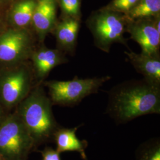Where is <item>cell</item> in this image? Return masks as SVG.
Returning a JSON list of instances; mask_svg holds the SVG:
<instances>
[{"instance_id":"ffe728a7","label":"cell","mask_w":160,"mask_h":160,"mask_svg":"<svg viewBox=\"0 0 160 160\" xmlns=\"http://www.w3.org/2000/svg\"><path fill=\"white\" fill-rule=\"evenodd\" d=\"M6 10L0 8V34L8 28L6 22Z\"/></svg>"},{"instance_id":"ac0fdd59","label":"cell","mask_w":160,"mask_h":160,"mask_svg":"<svg viewBox=\"0 0 160 160\" xmlns=\"http://www.w3.org/2000/svg\"><path fill=\"white\" fill-rule=\"evenodd\" d=\"M139 0H113L108 7L111 10L126 14L135 6Z\"/></svg>"},{"instance_id":"277c9868","label":"cell","mask_w":160,"mask_h":160,"mask_svg":"<svg viewBox=\"0 0 160 160\" xmlns=\"http://www.w3.org/2000/svg\"><path fill=\"white\" fill-rule=\"evenodd\" d=\"M34 85L30 61L0 67V104L10 112L28 96Z\"/></svg>"},{"instance_id":"e0dca14e","label":"cell","mask_w":160,"mask_h":160,"mask_svg":"<svg viewBox=\"0 0 160 160\" xmlns=\"http://www.w3.org/2000/svg\"><path fill=\"white\" fill-rule=\"evenodd\" d=\"M61 12L62 18L71 17L80 19V0H58Z\"/></svg>"},{"instance_id":"4fadbf2b","label":"cell","mask_w":160,"mask_h":160,"mask_svg":"<svg viewBox=\"0 0 160 160\" xmlns=\"http://www.w3.org/2000/svg\"><path fill=\"white\" fill-rule=\"evenodd\" d=\"M83 125L75 126L71 128L60 126L53 135V142L56 144V150L58 152H77L80 154L84 160H88L86 154V149L88 143L86 139H78L76 132L78 128Z\"/></svg>"},{"instance_id":"7402d4cb","label":"cell","mask_w":160,"mask_h":160,"mask_svg":"<svg viewBox=\"0 0 160 160\" xmlns=\"http://www.w3.org/2000/svg\"><path fill=\"white\" fill-rule=\"evenodd\" d=\"M15 1L16 0H0V8L6 10L8 6Z\"/></svg>"},{"instance_id":"5b68a950","label":"cell","mask_w":160,"mask_h":160,"mask_svg":"<svg viewBox=\"0 0 160 160\" xmlns=\"http://www.w3.org/2000/svg\"><path fill=\"white\" fill-rule=\"evenodd\" d=\"M111 79L110 76L78 78L68 81L51 80L43 82L48 88L49 97L53 105L74 107L86 97L97 93L100 88Z\"/></svg>"},{"instance_id":"603a6c76","label":"cell","mask_w":160,"mask_h":160,"mask_svg":"<svg viewBox=\"0 0 160 160\" xmlns=\"http://www.w3.org/2000/svg\"><path fill=\"white\" fill-rule=\"evenodd\" d=\"M0 160H5L3 158V157L2 156V155L1 154V153H0Z\"/></svg>"},{"instance_id":"ba28073f","label":"cell","mask_w":160,"mask_h":160,"mask_svg":"<svg viewBox=\"0 0 160 160\" xmlns=\"http://www.w3.org/2000/svg\"><path fill=\"white\" fill-rule=\"evenodd\" d=\"M156 17L128 20L127 24L126 32L141 46L143 53H159L160 32L156 28Z\"/></svg>"},{"instance_id":"9c48e42d","label":"cell","mask_w":160,"mask_h":160,"mask_svg":"<svg viewBox=\"0 0 160 160\" xmlns=\"http://www.w3.org/2000/svg\"><path fill=\"white\" fill-rule=\"evenodd\" d=\"M35 84H43L50 72L58 65L67 63L65 53L58 49H51L44 43L35 46L30 58Z\"/></svg>"},{"instance_id":"44dd1931","label":"cell","mask_w":160,"mask_h":160,"mask_svg":"<svg viewBox=\"0 0 160 160\" xmlns=\"http://www.w3.org/2000/svg\"><path fill=\"white\" fill-rule=\"evenodd\" d=\"M10 112L7 111L6 109H4L1 104H0V126L3 123V122L5 121L6 118H7L8 115Z\"/></svg>"},{"instance_id":"6da1fadb","label":"cell","mask_w":160,"mask_h":160,"mask_svg":"<svg viewBox=\"0 0 160 160\" xmlns=\"http://www.w3.org/2000/svg\"><path fill=\"white\" fill-rule=\"evenodd\" d=\"M108 95L106 113L118 125L142 116L160 114V84L144 78L118 84Z\"/></svg>"},{"instance_id":"5bb4252c","label":"cell","mask_w":160,"mask_h":160,"mask_svg":"<svg viewBox=\"0 0 160 160\" xmlns=\"http://www.w3.org/2000/svg\"><path fill=\"white\" fill-rule=\"evenodd\" d=\"M125 53L134 68L144 78L160 84V53L149 55L130 51L125 52Z\"/></svg>"},{"instance_id":"2e32d148","label":"cell","mask_w":160,"mask_h":160,"mask_svg":"<svg viewBox=\"0 0 160 160\" xmlns=\"http://www.w3.org/2000/svg\"><path fill=\"white\" fill-rule=\"evenodd\" d=\"M135 157V160H160V138H151L141 143Z\"/></svg>"},{"instance_id":"d6986e66","label":"cell","mask_w":160,"mask_h":160,"mask_svg":"<svg viewBox=\"0 0 160 160\" xmlns=\"http://www.w3.org/2000/svg\"><path fill=\"white\" fill-rule=\"evenodd\" d=\"M39 152L42 157V160H61V154L58 152L56 149H55L49 147H46Z\"/></svg>"},{"instance_id":"7a4b0ae2","label":"cell","mask_w":160,"mask_h":160,"mask_svg":"<svg viewBox=\"0 0 160 160\" xmlns=\"http://www.w3.org/2000/svg\"><path fill=\"white\" fill-rule=\"evenodd\" d=\"M52 103L43 84H35L28 96L14 109L33 140L36 150L53 141L61 125L52 110Z\"/></svg>"},{"instance_id":"52a82bcc","label":"cell","mask_w":160,"mask_h":160,"mask_svg":"<svg viewBox=\"0 0 160 160\" xmlns=\"http://www.w3.org/2000/svg\"><path fill=\"white\" fill-rule=\"evenodd\" d=\"M36 41L32 29L8 27L0 34V67L29 61Z\"/></svg>"},{"instance_id":"8fae6325","label":"cell","mask_w":160,"mask_h":160,"mask_svg":"<svg viewBox=\"0 0 160 160\" xmlns=\"http://www.w3.org/2000/svg\"><path fill=\"white\" fill-rule=\"evenodd\" d=\"M80 28V19L71 17L62 18L58 21L51 33L54 35L57 49L71 55L74 53Z\"/></svg>"},{"instance_id":"7c38bea8","label":"cell","mask_w":160,"mask_h":160,"mask_svg":"<svg viewBox=\"0 0 160 160\" xmlns=\"http://www.w3.org/2000/svg\"><path fill=\"white\" fill-rule=\"evenodd\" d=\"M36 0H16L6 9L8 27L32 29V22Z\"/></svg>"},{"instance_id":"9a60e30c","label":"cell","mask_w":160,"mask_h":160,"mask_svg":"<svg viewBox=\"0 0 160 160\" xmlns=\"http://www.w3.org/2000/svg\"><path fill=\"white\" fill-rule=\"evenodd\" d=\"M160 0H139L125 14L129 20L152 18L160 15Z\"/></svg>"},{"instance_id":"30bf717a","label":"cell","mask_w":160,"mask_h":160,"mask_svg":"<svg viewBox=\"0 0 160 160\" xmlns=\"http://www.w3.org/2000/svg\"><path fill=\"white\" fill-rule=\"evenodd\" d=\"M58 0H36L32 30L39 43H43L57 23Z\"/></svg>"},{"instance_id":"8992f818","label":"cell","mask_w":160,"mask_h":160,"mask_svg":"<svg viewBox=\"0 0 160 160\" xmlns=\"http://www.w3.org/2000/svg\"><path fill=\"white\" fill-rule=\"evenodd\" d=\"M34 142L17 113H10L0 126V153L5 160H28Z\"/></svg>"},{"instance_id":"3957f363","label":"cell","mask_w":160,"mask_h":160,"mask_svg":"<svg viewBox=\"0 0 160 160\" xmlns=\"http://www.w3.org/2000/svg\"><path fill=\"white\" fill-rule=\"evenodd\" d=\"M128 20L125 14L106 7L92 13L86 21V25L93 37L95 46L109 53L114 43L128 47L124 37Z\"/></svg>"}]
</instances>
